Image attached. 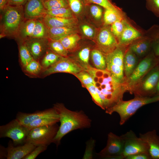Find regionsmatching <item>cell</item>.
Listing matches in <instances>:
<instances>
[{
	"instance_id": "6",
	"label": "cell",
	"mask_w": 159,
	"mask_h": 159,
	"mask_svg": "<svg viewBox=\"0 0 159 159\" xmlns=\"http://www.w3.org/2000/svg\"><path fill=\"white\" fill-rule=\"evenodd\" d=\"M128 46L119 45L112 52L105 54L106 69L116 79L124 82V57Z\"/></svg>"
},
{
	"instance_id": "48",
	"label": "cell",
	"mask_w": 159,
	"mask_h": 159,
	"mask_svg": "<svg viewBox=\"0 0 159 159\" xmlns=\"http://www.w3.org/2000/svg\"><path fill=\"white\" fill-rule=\"evenodd\" d=\"M28 0H9V5L21 6L24 5Z\"/></svg>"
},
{
	"instance_id": "9",
	"label": "cell",
	"mask_w": 159,
	"mask_h": 159,
	"mask_svg": "<svg viewBox=\"0 0 159 159\" xmlns=\"http://www.w3.org/2000/svg\"><path fill=\"white\" fill-rule=\"evenodd\" d=\"M29 131L15 119L0 126V138H10L14 146L21 145L25 143Z\"/></svg>"
},
{
	"instance_id": "30",
	"label": "cell",
	"mask_w": 159,
	"mask_h": 159,
	"mask_svg": "<svg viewBox=\"0 0 159 159\" xmlns=\"http://www.w3.org/2000/svg\"><path fill=\"white\" fill-rule=\"evenodd\" d=\"M91 57L95 68L100 69H106V59L104 54L98 49H95L91 51Z\"/></svg>"
},
{
	"instance_id": "20",
	"label": "cell",
	"mask_w": 159,
	"mask_h": 159,
	"mask_svg": "<svg viewBox=\"0 0 159 159\" xmlns=\"http://www.w3.org/2000/svg\"><path fill=\"white\" fill-rule=\"evenodd\" d=\"M138 57H144L152 51V41L148 37H141L128 47Z\"/></svg>"
},
{
	"instance_id": "49",
	"label": "cell",
	"mask_w": 159,
	"mask_h": 159,
	"mask_svg": "<svg viewBox=\"0 0 159 159\" xmlns=\"http://www.w3.org/2000/svg\"><path fill=\"white\" fill-rule=\"evenodd\" d=\"M9 5V0H0V11H2Z\"/></svg>"
},
{
	"instance_id": "43",
	"label": "cell",
	"mask_w": 159,
	"mask_h": 159,
	"mask_svg": "<svg viewBox=\"0 0 159 159\" xmlns=\"http://www.w3.org/2000/svg\"><path fill=\"white\" fill-rule=\"evenodd\" d=\"M47 146L39 145L36 147L31 153L25 156L23 159H34L41 153L45 150Z\"/></svg>"
},
{
	"instance_id": "29",
	"label": "cell",
	"mask_w": 159,
	"mask_h": 159,
	"mask_svg": "<svg viewBox=\"0 0 159 159\" xmlns=\"http://www.w3.org/2000/svg\"><path fill=\"white\" fill-rule=\"evenodd\" d=\"M148 37L152 41V51L156 57H159V25L152 27L148 31Z\"/></svg>"
},
{
	"instance_id": "38",
	"label": "cell",
	"mask_w": 159,
	"mask_h": 159,
	"mask_svg": "<svg viewBox=\"0 0 159 159\" xmlns=\"http://www.w3.org/2000/svg\"><path fill=\"white\" fill-rule=\"evenodd\" d=\"M125 20V18L119 19L111 24L110 30L118 40L124 29Z\"/></svg>"
},
{
	"instance_id": "14",
	"label": "cell",
	"mask_w": 159,
	"mask_h": 159,
	"mask_svg": "<svg viewBox=\"0 0 159 159\" xmlns=\"http://www.w3.org/2000/svg\"><path fill=\"white\" fill-rule=\"evenodd\" d=\"M45 117H59V116L57 110L53 107L32 113L19 112L16 115V119L21 124L25 126L34 121Z\"/></svg>"
},
{
	"instance_id": "36",
	"label": "cell",
	"mask_w": 159,
	"mask_h": 159,
	"mask_svg": "<svg viewBox=\"0 0 159 159\" xmlns=\"http://www.w3.org/2000/svg\"><path fill=\"white\" fill-rule=\"evenodd\" d=\"M90 52V47H85L80 50L78 52L77 59H73L77 62L85 69L86 67L89 64V61Z\"/></svg>"
},
{
	"instance_id": "42",
	"label": "cell",
	"mask_w": 159,
	"mask_h": 159,
	"mask_svg": "<svg viewBox=\"0 0 159 159\" xmlns=\"http://www.w3.org/2000/svg\"><path fill=\"white\" fill-rule=\"evenodd\" d=\"M69 8L76 14H78L82 10V3L80 0H67Z\"/></svg>"
},
{
	"instance_id": "31",
	"label": "cell",
	"mask_w": 159,
	"mask_h": 159,
	"mask_svg": "<svg viewBox=\"0 0 159 159\" xmlns=\"http://www.w3.org/2000/svg\"><path fill=\"white\" fill-rule=\"evenodd\" d=\"M59 122V117H45L34 121L24 126L30 130L36 127L53 125Z\"/></svg>"
},
{
	"instance_id": "24",
	"label": "cell",
	"mask_w": 159,
	"mask_h": 159,
	"mask_svg": "<svg viewBox=\"0 0 159 159\" xmlns=\"http://www.w3.org/2000/svg\"><path fill=\"white\" fill-rule=\"evenodd\" d=\"M47 28L48 38L59 40L67 36L75 33L74 27H52Z\"/></svg>"
},
{
	"instance_id": "12",
	"label": "cell",
	"mask_w": 159,
	"mask_h": 159,
	"mask_svg": "<svg viewBox=\"0 0 159 159\" xmlns=\"http://www.w3.org/2000/svg\"><path fill=\"white\" fill-rule=\"evenodd\" d=\"M96 43L97 49L105 54L112 52L119 45L117 38L110 29L107 27L100 30L97 37Z\"/></svg>"
},
{
	"instance_id": "5",
	"label": "cell",
	"mask_w": 159,
	"mask_h": 159,
	"mask_svg": "<svg viewBox=\"0 0 159 159\" xmlns=\"http://www.w3.org/2000/svg\"><path fill=\"white\" fill-rule=\"evenodd\" d=\"M159 62V58L152 51L144 57L139 62L132 74L125 79L124 83L127 91L130 93L134 87L149 71L158 65Z\"/></svg>"
},
{
	"instance_id": "10",
	"label": "cell",
	"mask_w": 159,
	"mask_h": 159,
	"mask_svg": "<svg viewBox=\"0 0 159 159\" xmlns=\"http://www.w3.org/2000/svg\"><path fill=\"white\" fill-rule=\"evenodd\" d=\"M85 69L73 59L61 57L54 64L42 72L40 78L57 73H65L73 75Z\"/></svg>"
},
{
	"instance_id": "15",
	"label": "cell",
	"mask_w": 159,
	"mask_h": 159,
	"mask_svg": "<svg viewBox=\"0 0 159 159\" xmlns=\"http://www.w3.org/2000/svg\"><path fill=\"white\" fill-rule=\"evenodd\" d=\"M24 42L34 59L39 61L48 48V38H30Z\"/></svg>"
},
{
	"instance_id": "23",
	"label": "cell",
	"mask_w": 159,
	"mask_h": 159,
	"mask_svg": "<svg viewBox=\"0 0 159 159\" xmlns=\"http://www.w3.org/2000/svg\"><path fill=\"white\" fill-rule=\"evenodd\" d=\"M37 19H25L20 27L16 38L19 42H24L31 38Z\"/></svg>"
},
{
	"instance_id": "2",
	"label": "cell",
	"mask_w": 159,
	"mask_h": 159,
	"mask_svg": "<svg viewBox=\"0 0 159 159\" xmlns=\"http://www.w3.org/2000/svg\"><path fill=\"white\" fill-rule=\"evenodd\" d=\"M53 107L59 114L60 122L53 142L57 147L60 144L62 138L69 132L76 130L91 127V120L82 111L71 110L62 103L54 104Z\"/></svg>"
},
{
	"instance_id": "37",
	"label": "cell",
	"mask_w": 159,
	"mask_h": 159,
	"mask_svg": "<svg viewBox=\"0 0 159 159\" xmlns=\"http://www.w3.org/2000/svg\"><path fill=\"white\" fill-rule=\"evenodd\" d=\"M47 14L64 18H73L72 11L69 7H64L56 10L47 11Z\"/></svg>"
},
{
	"instance_id": "35",
	"label": "cell",
	"mask_w": 159,
	"mask_h": 159,
	"mask_svg": "<svg viewBox=\"0 0 159 159\" xmlns=\"http://www.w3.org/2000/svg\"><path fill=\"white\" fill-rule=\"evenodd\" d=\"M44 5L47 11L69 7L67 0H44Z\"/></svg>"
},
{
	"instance_id": "4",
	"label": "cell",
	"mask_w": 159,
	"mask_h": 159,
	"mask_svg": "<svg viewBox=\"0 0 159 159\" xmlns=\"http://www.w3.org/2000/svg\"><path fill=\"white\" fill-rule=\"evenodd\" d=\"M159 101V95L153 96H136L127 101L122 100L105 110L106 113L111 115L117 113L120 117V124H124L141 107L149 104Z\"/></svg>"
},
{
	"instance_id": "26",
	"label": "cell",
	"mask_w": 159,
	"mask_h": 159,
	"mask_svg": "<svg viewBox=\"0 0 159 159\" xmlns=\"http://www.w3.org/2000/svg\"><path fill=\"white\" fill-rule=\"evenodd\" d=\"M80 39L78 35L74 33L63 37L59 41L68 52H72L77 48Z\"/></svg>"
},
{
	"instance_id": "46",
	"label": "cell",
	"mask_w": 159,
	"mask_h": 159,
	"mask_svg": "<svg viewBox=\"0 0 159 159\" xmlns=\"http://www.w3.org/2000/svg\"><path fill=\"white\" fill-rule=\"evenodd\" d=\"M125 159H151L149 153H142L131 155L126 156Z\"/></svg>"
},
{
	"instance_id": "41",
	"label": "cell",
	"mask_w": 159,
	"mask_h": 159,
	"mask_svg": "<svg viewBox=\"0 0 159 159\" xmlns=\"http://www.w3.org/2000/svg\"><path fill=\"white\" fill-rule=\"evenodd\" d=\"M87 2L98 4L105 9L112 10L116 11H121L116 6L113 5L109 0H85Z\"/></svg>"
},
{
	"instance_id": "25",
	"label": "cell",
	"mask_w": 159,
	"mask_h": 159,
	"mask_svg": "<svg viewBox=\"0 0 159 159\" xmlns=\"http://www.w3.org/2000/svg\"><path fill=\"white\" fill-rule=\"evenodd\" d=\"M22 69L26 75L32 78L41 77L44 71L39 61L34 59Z\"/></svg>"
},
{
	"instance_id": "18",
	"label": "cell",
	"mask_w": 159,
	"mask_h": 159,
	"mask_svg": "<svg viewBox=\"0 0 159 159\" xmlns=\"http://www.w3.org/2000/svg\"><path fill=\"white\" fill-rule=\"evenodd\" d=\"M139 137L147 144L151 159H159V136L156 130L140 134Z\"/></svg>"
},
{
	"instance_id": "11",
	"label": "cell",
	"mask_w": 159,
	"mask_h": 159,
	"mask_svg": "<svg viewBox=\"0 0 159 159\" xmlns=\"http://www.w3.org/2000/svg\"><path fill=\"white\" fill-rule=\"evenodd\" d=\"M124 140V146L122 156L124 159L127 156L139 153H149V148L146 142L139 137H138L130 130L122 135Z\"/></svg>"
},
{
	"instance_id": "16",
	"label": "cell",
	"mask_w": 159,
	"mask_h": 159,
	"mask_svg": "<svg viewBox=\"0 0 159 159\" xmlns=\"http://www.w3.org/2000/svg\"><path fill=\"white\" fill-rule=\"evenodd\" d=\"M24 12L25 19L43 18L47 14L44 0H28L24 5Z\"/></svg>"
},
{
	"instance_id": "44",
	"label": "cell",
	"mask_w": 159,
	"mask_h": 159,
	"mask_svg": "<svg viewBox=\"0 0 159 159\" xmlns=\"http://www.w3.org/2000/svg\"><path fill=\"white\" fill-rule=\"evenodd\" d=\"M149 9L159 17V0H147Z\"/></svg>"
},
{
	"instance_id": "45",
	"label": "cell",
	"mask_w": 159,
	"mask_h": 159,
	"mask_svg": "<svg viewBox=\"0 0 159 159\" xmlns=\"http://www.w3.org/2000/svg\"><path fill=\"white\" fill-rule=\"evenodd\" d=\"M92 16L96 19H100L102 15V10L100 7L96 5H92L90 9Z\"/></svg>"
},
{
	"instance_id": "40",
	"label": "cell",
	"mask_w": 159,
	"mask_h": 159,
	"mask_svg": "<svg viewBox=\"0 0 159 159\" xmlns=\"http://www.w3.org/2000/svg\"><path fill=\"white\" fill-rule=\"evenodd\" d=\"M95 140L91 138L86 143V149L83 159H92L93 158V150L95 144Z\"/></svg>"
},
{
	"instance_id": "51",
	"label": "cell",
	"mask_w": 159,
	"mask_h": 159,
	"mask_svg": "<svg viewBox=\"0 0 159 159\" xmlns=\"http://www.w3.org/2000/svg\"><path fill=\"white\" fill-rule=\"evenodd\" d=\"M159 95V79L156 87L155 95Z\"/></svg>"
},
{
	"instance_id": "33",
	"label": "cell",
	"mask_w": 159,
	"mask_h": 159,
	"mask_svg": "<svg viewBox=\"0 0 159 159\" xmlns=\"http://www.w3.org/2000/svg\"><path fill=\"white\" fill-rule=\"evenodd\" d=\"M124 18L122 11H116L109 9H105L104 16L105 24H112L116 21Z\"/></svg>"
},
{
	"instance_id": "27",
	"label": "cell",
	"mask_w": 159,
	"mask_h": 159,
	"mask_svg": "<svg viewBox=\"0 0 159 159\" xmlns=\"http://www.w3.org/2000/svg\"><path fill=\"white\" fill-rule=\"evenodd\" d=\"M61 57L48 48L39 61L44 71L54 64Z\"/></svg>"
},
{
	"instance_id": "17",
	"label": "cell",
	"mask_w": 159,
	"mask_h": 159,
	"mask_svg": "<svg viewBox=\"0 0 159 159\" xmlns=\"http://www.w3.org/2000/svg\"><path fill=\"white\" fill-rule=\"evenodd\" d=\"M37 146L29 143L18 146H14L13 143L9 141L8 147L6 148L7 159H21L33 150Z\"/></svg>"
},
{
	"instance_id": "39",
	"label": "cell",
	"mask_w": 159,
	"mask_h": 159,
	"mask_svg": "<svg viewBox=\"0 0 159 159\" xmlns=\"http://www.w3.org/2000/svg\"><path fill=\"white\" fill-rule=\"evenodd\" d=\"M74 75L81 82L82 87L85 88L87 85L93 84V80L90 74L86 71L83 70Z\"/></svg>"
},
{
	"instance_id": "21",
	"label": "cell",
	"mask_w": 159,
	"mask_h": 159,
	"mask_svg": "<svg viewBox=\"0 0 159 159\" xmlns=\"http://www.w3.org/2000/svg\"><path fill=\"white\" fill-rule=\"evenodd\" d=\"M42 20L47 27H74L76 24L73 18H64L53 16L47 14Z\"/></svg>"
},
{
	"instance_id": "8",
	"label": "cell",
	"mask_w": 159,
	"mask_h": 159,
	"mask_svg": "<svg viewBox=\"0 0 159 159\" xmlns=\"http://www.w3.org/2000/svg\"><path fill=\"white\" fill-rule=\"evenodd\" d=\"M159 79L158 65L149 71L134 87L130 93L135 96L150 97L155 95Z\"/></svg>"
},
{
	"instance_id": "47",
	"label": "cell",
	"mask_w": 159,
	"mask_h": 159,
	"mask_svg": "<svg viewBox=\"0 0 159 159\" xmlns=\"http://www.w3.org/2000/svg\"><path fill=\"white\" fill-rule=\"evenodd\" d=\"M82 30L84 34L89 37H91L94 35V31L93 29L90 26L87 25H84L82 26Z\"/></svg>"
},
{
	"instance_id": "28",
	"label": "cell",
	"mask_w": 159,
	"mask_h": 159,
	"mask_svg": "<svg viewBox=\"0 0 159 159\" xmlns=\"http://www.w3.org/2000/svg\"><path fill=\"white\" fill-rule=\"evenodd\" d=\"M19 62L21 68L25 67L34 59L24 42H19Z\"/></svg>"
},
{
	"instance_id": "52",
	"label": "cell",
	"mask_w": 159,
	"mask_h": 159,
	"mask_svg": "<svg viewBox=\"0 0 159 159\" xmlns=\"http://www.w3.org/2000/svg\"><path fill=\"white\" fill-rule=\"evenodd\" d=\"M158 58H159V57H158ZM158 65L159 67V62L158 64Z\"/></svg>"
},
{
	"instance_id": "7",
	"label": "cell",
	"mask_w": 159,
	"mask_h": 159,
	"mask_svg": "<svg viewBox=\"0 0 159 159\" xmlns=\"http://www.w3.org/2000/svg\"><path fill=\"white\" fill-rule=\"evenodd\" d=\"M59 127L56 123L33 128L30 130L25 143H31L36 146L43 145L47 147L53 143Z\"/></svg>"
},
{
	"instance_id": "1",
	"label": "cell",
	"mask_w": 159,
	"mask_h": 159,
	"mask_svg": "<svg viewBox=\"0 0 159 159\" xmlns=\"http://www.w3.org/2000/svg\"><path fill=\"white\" fill-rule=\"evenodd\" d=\"M85 69L93 80L98 97L97 106L105 110L122 100L127 91L124 82L116 79L106 69H98L90 64Z\"/></svg>"
},
{
	"instance_id": "50",
	"label": "cell",
	"mask_w": 159,
	"mask_h": 159,
	"mask_svg": "<svg viewBox=\"0 0 159 159\" xmlns=\"http://www.w3.org/2000/svg\"><path fill=\"white\" fill-rule=\"evenodd\" d=\"M105 159H123L124 157L122 155L107 156L103 157Z\"/></svg>"
},
{
	"instance_id": "13",
	"label": "cell",
	"mask_w": 159,
	"mask_h": 159,
	"mask_svg": "<svg viewBox=\"0 0 159 159\" xmlns=\"http://www.w3.org/2000/svg\"><path fill=\"white\" fill-rule=\"evenodd\" d=\"M124 142L122 135L118 136L110 132L107 135L106 146L97 154L102 158L107 156L122 155Z\"/></svg>"
},
{
	"instance_id": "3",
	"label": "cell",
	"mask_w": 159,
	"mask_h": 159,
	"mask_svg": "<svg viewBox=\"0 0 159 159\" xmlns=\"http://www.w3.org/2000/svg\"><path fill=\"white\" fill-rule=\"evenodd\" d=\"M1 11L0 39L6 36L16 38L25 19L23 6L9 5Z\"/></svg>"
},
{
	"instance_id": "34",
	"label": "cell",
	"mask_w": 159,
	"mask_h": 159,
	"mask_svg": "<svg viewBox=\"0 0 159 159\" xmlns=\"http://www.w3.org/2000/svg\"><path fill=\"white\" fill-rule=\"evenodd\" d=\"M48 39V46L49 49L61 57H68V51L59 40H52L49 39Z\"/></svg>"
},
{
	"instance_id": "32",
	"label": "cell",
	"mask_w": 159,
	"mask_h": 159,
	"mask_svg": "<svg viewBox=\"0 0 159 159\" xmlns=\"http://www.w3.org/2000/svg\"><path fill=\"white\" fill-rule=\"evenodd\" d=\"M30 38H48L47 28L43 22L42 18L37 19L34 30Z\"/></svg>"
},
{
	"instance_id": "19",
	"label": "cell",
	"mask_w": 159,
	"mask_h": 159,
	"mask_svg": "<svg viewBox=\"0 0 159 159\" xmlns=\"http://www.w3.org/2000/svg\"><path fill=\"white\" fill-rule=\"evenodd\" d=\"M142 34L125 20V26L118 39L119 45L129 46L132 43L141 37Z\"/></svg>"
},
{
	"instance_id": "22",
	"label": "cell",
	"mask_w": 159,
	"mask_h": 159,
	"mask_svg": "<svg viewBox=\"0 0 159 159\" xmlns=\"http://www.w3.org/2000/svg\"><path fill=\"white\" fill-rule=\"evenodd\" d=\"M138 58L135 54L128 48L124 57V71L125 79L128 77L136 68L139 62Z\"/></svg>"
}]
</instances>
